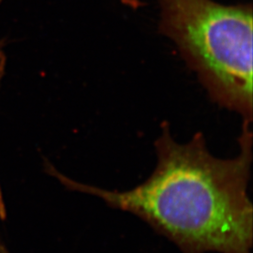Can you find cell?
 I'll return each instance as SVG.
<instances>
[{
  "mask_svg": "<svg viewBox=\"0 0 253 253\" xmlns=\"http://www.w3.org/2000/svg\"><path fill=\"white\" fill-rule=\"evenodd\" d=\"M251 124L243 121L239 154L219 159L208 150L203 132L180 144L164 121L155 143L156 168L145 182L128 190L80 183L51 166L49 172L69 190L96 196L111 208L140 217L183 253H252Z\"/></svg>",
  "mask_w": 253,
  "mask_h": 253,
  "instance_id": "1",
  "label": "cell"
},
{
  "mask_svg": "<svg viewBox=\"0 0 253 253\" xmlns=\"http://www.w3.org/2000/svg\"><path fill=\"white\" fill-rule=\"evenodd\" d=\"M123 5L126 7H129L131 9H137L140 7L143 6V1L142 0H119Z\"/></svg>",
  "mask_w": 253,
  "mask_h": 253,
  "instance_id": "3",
  "label": "cell"
},
{
  "mask_svg": "<svg viewBox=\"0 0 253 253\" xmlns=\"http://www.w3.org/2000/svg\"><path fill=\"white\" fill-rule=\"evenodd\" d=\"M159 32L172 40L210 100L253 122V5L158 0Z\"/></svg>",
  "mask_w": 253,
  "mask_h": 253,
  "instance_id": "2",
  "label": "cell"
},
{
  "mask_svg": "<svg viewBox=\"0 0 253 253\" xmlns=\"http://www.w3.org/2000/svg\"><path fill=\"white\" fill-rule=\"evenodd\" d=\"M1 1H2V0H0V3H1ZM0 47H1V44H0Z\"/></svg>",
  "mask_w": 253,
  "mask_h": 253,
  "instance_id": "5",
  "label": "cell"
},
{
  "mask_svg": "<svg viewBox=\"0 0 253 253\" xmlns=\"http://www.w3.org/2000/svg\"><path fill=\"white\" fill-rule=\"evenodd\" d=\"M0 253H9L8 249L6 248V246L2 243V241L0 240Z\"/></svg>",
  "mask_w": 253,
  "mask_h": 253,
  "instance_id": "4",
  "label": "cell"
}]
</instances>
